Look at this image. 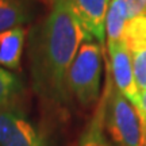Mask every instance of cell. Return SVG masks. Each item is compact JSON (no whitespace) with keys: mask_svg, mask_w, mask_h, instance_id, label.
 <instances>
[{"mask_svg":"<svg viewBox=\"0 0 146 146\" xmlns=\"http://www.w3.org/2000/svg\"><path fill=\"white\" fill-rule=\"evenodd\" d=\"M138 111L141 114L142 119H143V123L146 126V91L139 94V103H138Z\"/></svg>","mask_w":146,"mask_h":146,"instance_id":"cell-15","label":"cell"},{"mask_svg":"<svg viewBox=\"0 0 146 146\" xmlns=\"http://www.w3.org/2000/svg\"><path fill=\"white\" fill-rule=\"evenodd\" d=\"M107 47L110 54V76L112 80V85L138 108L139 91L137 88L134 78L130 53L122 41L110 43Z\"/></svg>","mask_w":146,"mask_h":146,"instance_id":"cell-5","label":"cell"},{"mask_svg":"<svg viewBox=\"0 0 146 146\" xmlns=\"http://www.w3.org/2000/svg\"><path fill=\"white\" fill-rule=\"evenodd\" d=\"M120 41L130 54L146 50V14L129 19Z\"/></svg>","mask_w":146,"mask_h":146,"instance_id":"cell-11","label":"cell"},{"mask_svg":"<svg viewBox=\"0 0 146 146\" xmlns=\"http://www.w3.org/2000/svg\"><path fill=\"white\" fill-rule=\"evenodd\" d=\"M103 52L98 42L87 41L80 46L68 74L70 98L83 107L99 102L103 69Z\"/></svg>","mask_w":146,"mask_h":146,"instance_id":"cell-3","label":"cell"},{"mask_svg":"<svg viewBox=\"0 0 146 146\" xmlns=\"http://www.w3.org/2000/svg\"><path fill=\"white\" fill-rule=\"evenodd\" d=\"M142 146H146V133H145V141H143V145Z\"/></svg>","mask_w":146,"mask_h":146,"instance_id":"cell-16","label":"cell"},{"mask_svg":"<svg viewBox=\"0 0 146 146\" xmlns=\"http://www.w3.org/2000/svg\"><path fill=\"white\" fill-rule=\"evenodd\" d=\"M74 18L91 38L103 47L106 43V16L111 0H66Z\"/></svg>","mask_w":146,"mask_h":146,"instance_id":"cell-6","label":"cell"},{"mask_svg":"<svg viewBox=\"0 0 146 146\" xmlns=\"http://www.w3.org/2000/svg\"><path fill=\"white\" fill-rule=\"evenodd\" d=\"M133 61V72L139 94L146 91V50L130 54Z\"/></svg>","mask_w":146,"mask_h":146,"instance_id":"cell-13","label":"cell"},{"mask_svg":"<svg viewBox=\"0 0 146 146\" xmlns=\"http://www.w3.org/2000/svg\"><path fill=\"white\" fill-rule=\"evenodd\" d=\"M25 29L16 27L0 33V66L15 70L19 68L25 45Z\"/></svg>","mask_w":146,"mask_h":146,"instance_id":"cell-8","label":"cell"},{"mask_svg":"<svg viewBox=\"0 0 146 146\" xmlns=\"http://www.w3.org/2000/svg\"><path fill=\"white\" fill-rule=\"evenodd\" d=\"M30 18L31 11L25 0H0V33L22 27Z\"/></svg>","mask_w":146,"mask_h":146,"instance_id":"cell-9","label":"cell"},{"mask_svg":"<svg viewBox=\"0 0 146 146\" xmlns=\"http://www.w3.org/2000/svg\"><path fill=\"white\" fill-rule=\"evenodd\" d=\"M130 19L129 8L123 0H111L106 16V36L107 45L122 39L126 23Z\"/></svg>","mask_w":146,"mask_h":146,"instance_id":"cell-10","label":"cell"},{"mask_svg":"<svg viewBox=\"0 0 146 146\" xmlns=\"http://www.w3.org/2000/svg\"><path fill=\"white\" fill-rule=\"evenodd\" d=\"M107 92H108V89H107V84H106L103 94L100 95L94 114L78 138L77 146H114L107 135L104 125Z\"/></svg>","mask_w":146,"mask_h":146,"instance_id":"cell-7","label":"cell"},{"mask_svg":"<svg viewBox=\"0 0 146 146\" xmlns=\"http://www.w3.org/2000/svg\"><path fill=\"white\" fill-rule=\"evenodd\" d=\"M129 8L130 19L146 14V0H123Z\"/></svg>","mask_w":146,"mask_h":146,"instance_id":"cell-14","label":"cell"},{"mask_svg":"<svg viewBox=\"0 0 146 146\" xmlns=\"http://www.w3.org/2000/svg\"><path fill=\"white\" fill-rule=\"evenodd\" d=\"M92 41L74 18L66 0H54L49 15L30 38V72L41 98L64 104L70 100L69 69L80 46Z\"/></svg>","mask_w":146,"mask_h":146,"instance_id":"cell-1","label":"cell"},{"mask_svg":"<svg viewBox=\"0 0 146 146\" xmlns=\"http://www.w3.org/2000/svg\"><path fill=\"white\" fill-rule=\"evenodd\" d=\"M107 102L104 125L110 141L114 146H142L146 126L139 111L112 85L111 76L107 77Z\"/></svg>","mask_w":146,"mask_h":146,"instance_id":"cell-2","label":"cell"},{"mask_svg":"<svg viewBox=\"0 0 146 146\" xmlns=\"http://www.w3.org/2000/svg\"><path fill=\"white\" fill-rule=\"evenodd\" d=\"M22 89L23 85L19 77L0 66V108L12 106V102L21 95Z\"/></svg>","mask_w":146,"mask_h":146,"instance_id":"cell-12","label":"cell"},{"mask_svg":"<svg viewBox=\"0 0 146 146\" xmlns=\"http://www.w3.org/2000/svg\"><path fill=\"white\" fill-rule=\"evenodd\" d=\"M0 146H47V139L21 110L0 108Z\"/></svg>","mask_w":146,"mask_h":146,"instance_id":"cell-4","label":"cell"}]
</instances>
